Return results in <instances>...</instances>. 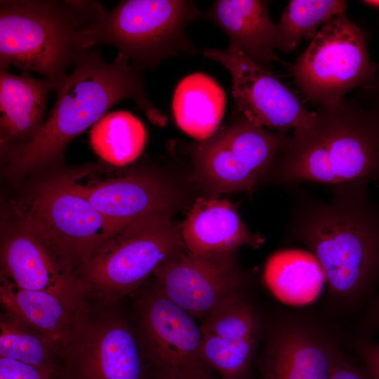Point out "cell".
<instances>
[{
    "label": "cell",
    "instance_id": "6da1fadb",
    "mask_svg": "<svg viewBox=\"0 0 379 379\" xmlns=\"http://www.w3.org/2000/svg\"><path fill=\"white\" fill-rule=\"evenodd\" d=\"M367 186L362 181L335 185L328 201L288 186L286 239L302 244L319 264L330 315L361 308L379 279V205Z\"/></svg>",
    "mask_w": 379,
    "mask_h": 379
},
{
    "label": "cell",
    "instance_id": "7a4b0ae2",
    "mask_svg": "<svg viewBox=\"0 0 379 379\" xmlns=\"http://www.w3.org/2000/svg\"><path fill=\"white\" fill-rule=\"evenodd\" d=\"M57 92L55 103L35 138L8 156V171L13 176L25 175L60 160L73 138L124 100H133L154 124L166 120L147 96L139 71L119 54L108 62L98 51L89 49Z\"/></svg>",
    "mask_w": 379,
    "mask_h": 379
},
{
    "label": "cell",
    "instance_id": "3957f363",
    "mask_svg": "<svg viewBox=\"0 0 379 379\" xmlns=\"http://www.w3.org/2000/svg\"><path fill=\"white\" fill-rule=\"evenodd\" d=\"M314 112L312 124L293 131L265 177L287 187L354 181L379 186V110L345 98Z\"/></svg>",
    "mask_w": 379,
    "mask_h": 379
},
{
    "label": "cell",
    "instance_id": "277c9868",
    "mask_svg": "<svg viewBox=\"0 0 379 379\" xmlns=\"http://www.w3.org/2000/svg\"><path fill=\"white\" fill-rule=\"evenodd\" d=\"M105 11L92 0L0 1V69L34 72L60 88L93 47V25Z\"/></svg>",
    "mask_w": 379,
    "mask_h": 379
},
{
    "label": "cell",
    "instance_id": "5b68a950",
    "mask_svg": "<svg viewBox=\"0 0 379 379\" xmlns=\"http://www.w3.org/2000/svg\"><path fill=\"white\" fill-rule=\"evenodd\" d=\"M171 215L131 224L96 249L75 273L86 299L111 303L132 295L161 265L184 251L181 227Z\"/></svg>",
    "mask_w": 379,
    "mask_h": 379
},
{
    "label": "cell",
    "instance_id": "8992f818",
    "mask_svg": "<svg viewBox=\"0 0 379 379\" xmlns=\"http://www.w3.org/2000/svg\"><path fill=\"white\" fill-rule=\"evenodd\" d=\"M200 18L192 1H121L95 20L92 44L114 46L137 70H151L168 58L199 52L186 29Z\"/></svg>",
    "mask_w": 379,
    "mask_h": 379
},
{
    "label": "cell",
    "instance_id": "52a82bcc",
    "mask_svg": "<svg viewBox=\"0 0 379 379\" xmlns=\"http://www.w3.org/2000/svg\"><path fill=\"white\" fill-rule=\"evenodd\" d=\"M16 214L74 276L96 249L121 230L91 204L71 176L39 184Z\"/></svg>",
    "mask_w": 379,
    "mask_h": 379
},
{
    "label": "cell",
    "instance_id": "ba28073f",
    "mask_svg": "<svg viewBox=\"0 0 379 379\" xmlns=\"http://www.w3.org/2000/svg\"><path fill=\"white\" fill-rule=\"evenodd\" d=\"M378 70L368 53L366 32L343 13L319 29L290 73L307 100L335 106L354 88L376 86Z\"/></svg>",
    "mask_w": 379,
    "mask_h": 379
},
{
    "label": "cell",
    "instance_id": "9c48e42d",
    "mask_svg": "<svg viewBox=\"0 0 379 379\" xmlns=\"http://www.w3.org/2000/svg\"><path fill=\"white\" fill-rule=\"evenodd\" d=\"M345 334L328 316L301 308L267 312L258 379H329Z\"/></svg>",
    "mask_w": 379,
    "mask_h": 379
},
{
    "label": "cell",
    "instance_id": "30bf717a",
    "mask_svg": "<svg viewBox=\"0 0 379 379\" xmlns=\"http://www.w3.org/2000/svg\"><path fill=\"white\" fill-rule=\"evenodd\" d=\"M135 294L134 326L147 367L159 379H215L206 364L200 326L154 284Z\"/></svg>",
    "mask_w": 379,
    "mask_h": 379
},
{
    "label": "cell",
    "instance_id": "8fae6325",
    "mask_svg": "<svg viewBox=\"0 0 379 379\" xmlns=\"http://www.w3.org/2000/svg\"><path fill=\"white\" fill-rule=\"evenodd\" d=\"M289 137L239 115L192 148L195 178L213 193L250 192L265 178Z\"/></svg>",
    "mask_w": 379,
    "mask_h": 379
},
{
    "label": "cell",
    "instance_id": "7c38bea8",
    "mask_svg": "<svg viewBox=\"0 0 379 379\" xmlns=\"http://www.w3.org/2000/svg\"><path fill=\"white\" fill-rule=\"evenodd\" d=\"M67 379H147L135 328L114 310H81L63 356Z\"/></svg>",
    "mask_w": 379,
    "mask_h": 379
},
{
    "label": "cell",
    "instance_id": "4fadbf2b",
    "mask_svg": "<svg viewBox=\"0 0 379 379\" xmlns=\"http://www.w3.org/2000/svg\"><path fill=\"white\" fill-rule=\"evenodd\" d=\"M267 312L249 288L223 300L200 326L204 359L219 379H251Z\"/></svg>",
    "mask_w": 379,
    "mask_h": 379
},
{
    "label": "cell",
    "instance_id": "5bb4252c",
    "mask_svg": "<svg viewBox=\"0 0 379 379\" xmlns=\"http://www.w3.org/2000/svg\"><path fill=\"white\" fill-rule=\"evenodd\" d=\"M202 54L220 63L232 79V94L240 116L262 127L286 133L313 122L298 96L274 75L260 67L236 45L226 49H205Z\"/></svg>",
    "mask_w": 379,
    "mask_h": 379
},
{
    "label": "cell",
    "instance_id": "9a60e30c",
    "mask_svg": "<svg viewBox=\"0 0 379 379\" xmlns=\"http://www.w3.org/2000/svg\"><path fill=\"white\" fill-rule=\"evenodd\" d=\"M234 252L197 255L185 249L156 270L154 284L193 317L204 319L223 300L251 286Z\"/></svg>",
    "mask_w": 379,
    "mask_h": 379
},
{
    "label": "cell",
    "instance_id": "2e32d148",
    "mask_svg": "<svg viewBox=\"0 0 379 379\" xmlns=\"http://www.w3.org/2000/svg\"><path fill=\"white\" fill-rule=\"evenodd\" d=\"M0 259V276L20 288L48 292L77 304L86 301L77 278L17 218L2 234Z\"/></svg>",
    "mask_w": 379,
    "mask_h": 379
},
{
    "label": "cell",
    "instance_id": "e0dca14e",
    "mask_svg": "<svg viewBox=\"0 0 379 379\" xmlns=\"http://www.w3.org/2000/svg\"><path fill=\"white\" fill-rule=\"evenodd\" d=\"M71 178L91 204L119 230L149 217L171 214L177 201L171 185L148 172L88 182Z\"/></svg>",
    "mask_w": 379,
    "mask_h": 379
},
{
    "label": "cell",
    "instance_id": "ac0fdd59",
    "mask_svg": "<svg viewBox=\"0 0 379 379\" xmlns=\"http://www.w3.org/2000/svg\"><path fill=\"white\" fill-rule=\"evenodd\" d=\"M58 89L55 82L27 72L16 75L0 69L1 144L8 156L35 138L44 123L48 94Z\"/></svg>",
    "mask_w": 379,
    "mask_h": 379
},
{
    "label": "cell",
    "instance_id": "d6986e66",
    "mask_svg": "<svg viewBox=\"0 0 379 379\" xmlns=\"http://www.w3.org/2000/svg\"><path fill=\"white\" fill-rule=\"evenodd\" d=\"M181 231L186 249L197 255L232 252L242 246L257 248L264 241L248 230L233 204L216 198L197 199Z\"/></svg>",
    "mask_w": 379,
    "mask_h": 379
},
{
    "label": "cell",
    "instance_id": "ffe728a7",
    "mask_svg": "<svg viewBox=\"0 0 379 379\" xmlns=\"http://www.w3.org/2000/svg\"><path fill=\"white\" fill-rule=\"evenodd\" d=\"M227 36L254 62L267 69L279 59L274 53L277 24L269 15L267 3L259 0H218L202 14Z\"/></svg>",
    "mask_w": 379,
    "mask_h": 379
},
{
    "label": "cell",
    "instance_id": "44dd1931",
    "mask_svg": "<svg viewBox=\"0 0 379 379\" xmlns=\"http://www.w3.org/2000/svg\"><path fill=\"white\" fill-rule=\"evenodd\" d=\"M2 310L51 340L62 356L86 301L77 304L57 295L20 288L0 276Z\"/></svg>",
    "mask_w": 379,
    "mask_h": 379
},
{
    "label": "cell",
    "instance_id": "7402d4cb",
    "mask_svg": "<svg viewBox=\"0 0 379 379\" xmlns=\"http://www.w3.org/2000/svg\"><path fill=\"white\" fill-rule=\"evenodd\" d=\"M225 94L218 83L203 73H193L178 84L172 110L178 127L191 137L204 141L215 133L223 117Z\"/></svg>",
    "mask_w": 379,
    "mask_h": 379
},
{
    "label": "cell",
    "instance_id": "603a6c76",
    "mask_svg": "<svg viewBox=\"0 0 379 379\" xmlns=\"http://www.w3.org/2000/svg\"><path fill=\"white\" fill-rule=\"evenodd\" d=\"M146 131L134 115L124 110L105 114L91 128L90 143L104 161L123 166L142 153Z\"/></svg>",
    "mask_w": 379,
    "mask_h": 379
},
{
    "label": "cell",
    "instance_id": "cb8c5ba5",
    "mask_svg": "<svg viewBox=\"0 0 379 379\" xmlns=\"http://www.w3.org/2000/svg\"><path fill=\"white\" fill-rule=\"evenodd\" d=\"M0 357L15 359L57 373L62 372L60 350L48 338L8 312L0 317Z\"/></svg>",
    "mask_w": 379,
    "mask_h": 379
},
{
    "label": "cell",
    "instance_id": "d4e9b609",
    "mask_svg": "<svg viewBox=\"0 0 379 379\" xmlns=\"http://www.w3.org/2000/svg\"><path fill=\"white\" fill-rule=\"evenodd\" d=\"M347 2L341 0H292L277 23L276 49L289 53L302 39L311 40L334 17L345 13Z\"/></svg>",
    "mask_w": 379,
    "mask_h": 379
},
{
    "label": "cell",
    "instance_id": "484cf974",
    "mask_svg": "<svg viewBox=\"0 0 379 379\" xmlns=\"http://www.w3.org/2000/svg\"><path fill=\"white\" fill-rule=\"evenodd\" d=\"M265 279L271 290L280 298H287L290 290H318L324 281L322 271L307 251H283L267 261Z\"/></svg>",
    "mask_w": 379,
    "mask_h": 379
},
{
    "label": "cell",
    "instance_id": "4316f807",
    "mask_svg": "<svg viewBox=\"0 0 379 379\" xmlns=\"http://www.w3.org/2000/svg\"><path fill=\"white\" fill-rule=\"evenodd\" d=\"M379 331V293L365 305L364 310L348 335L352 344L371 340Z\"/></svg>",
    "mask_w": 379,
    "mask_h": 379
},
{
    "label": "cell",
    "instance_id": "83f0119b",
    "mask_svg": "<svg viewBox=\"0 0 379 379\" xmlns=\"http://www.w3.org/2000/svg\"><path fill=\"white\" fill-rule=\"evenodd\" d=\"M59 373L0 357V379H55Z\"/></svg>",
    "mask_w": 379,
    "mask_h": 379
},
{
    "label": "cell",
    "instance_id": "f1b7e54d",
    "mask_svg": "<svg viewBox=\"0 0 379 379\" xmlns=\"http://www.w3.org/2000/svg\"><path fill=\"white\" fill-rule=\"evenodd\" d=\"M329 379H373L367 370L353 364L341 351L334 363Z\"/></svg>",
    "mask_w": 379,
    "mask_h": 379
},
{
    "label": "cell",
    "instance_id": "f546056e",
    "mask_svg": "<svg viewBox=\"0 0 379 379\" xmlns=\"http://www.w3.org/2000/svg\"><path fill=\"white\" fill-rule=\"evenodd\" d=\"M365 368L373 379H379V343L371 340L353 344Z\"/></svg>",
    "mask_w": 379,
    "mask_h": 379
},
{
    "label": "cell",
    "instance_id": "4dcf8cb0",
    "mask_svg": "<svg viewBox=\"0 0 379 379\" xmlns=\"http://www.w3.org/2000/svg\"><path fill=\"white\" fill-rule=\"evenodd\" d=\"M379 25V19H378ZM368 93H371L374 98V104H373L379 110V84L373 88L366 90Z\"/></svg>",
    "mask_w": 379,
    "mask_h": 379
},
{
    "label": "cell",
    "instance_id": "1f68e13d",
    "mask_svg": "<svg viewBox=\"0 0 379 379\" xmlns=\"http://www.w3.org/2000/svg\"><path fill=\"white\" fill-rule=\"evenodd\" d=\"M359 3L368 8L379 11V0H363Z\"/></svg>",
    "mask_w": 379,
    "mask_h": 379
},
{
    "label": "cell",
    "instance_id": "d6a6232c",
    "mask_svg": "<svg viewBox=\"0 0 379 379\" xmlns=\"http://www.w3.org/2000/svg\"><path fill=\"white\" fill-rule=\"evenodd\" d=\"M154 379H159V378H154Z\"/></svg>",
    "mask_w": 379,
    "mask_h": 379
}]
</instances>
